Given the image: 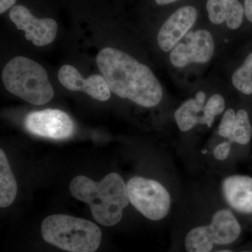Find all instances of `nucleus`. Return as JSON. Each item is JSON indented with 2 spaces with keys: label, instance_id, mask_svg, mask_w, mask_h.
<instances>
[{
  "label": "nucleus",
  "instance_id": "13",
  "mask_svg": "<svg viewBox=\"0 0 252 252\" xmlns=\"http://www.w3.org/2000/svg\"><path fill=\"white\" fill-rule=\"evenodd\" d=\"M209 19L215 25L226 23L231 30H237L243 23L245 9L238 0H207Z\"/></svg>",
  "mask_w": 252,
  "mask_h": 252
},
{
  "label": "nucleus",
  "instance_id": "9",
  "mask_svg": "<svg viewBox=\"0 0 252 252\" xmlns=\"http://www.w3.org/2000/svg\"><path fill=\"white\" fill-rule=\"evenodd\" d=\"M9 18L18 30L25 32V36L34 45L44 46L56 39L58 24L51 18H37L23 5L15 6L9 12Z\"/></svg>",
  "mask_w": 252,
  "mask_h": 252
},
{
  "label": "nucleus",
  "instance_id": "2",
  "mask_svg": "<svg viewBox=\"0 0 252 252\" xmlns=\"http://www.w3.org/2000/svg\"><path fill=\"white\" fill-rule=\"evenodd\" d=\"M69 190L74 198L89 204L94 220L99 224L113 226L123 217L130 203L127 185L119 174L112 172L99 182L85 176L73 179Z\"/></svg>",
  "mask_w": 252,
  "mask_h": 252
},
{
  "label": "nucleus",
  "instance_id": "19",
  "mask_svg": "<svg viewBox=\"0 0 252 252\" xmlns=\"http://www.w3.org/2000/svg\"><path fill=\"white\" fill-rule=\"evenodd\" d=\"M236 114L232 109H228L223 114L219 126V135L224 138H229L234 128Z\"/></svg>",
  "mask_w": 252,
  "mask_h": 252
},
{
  "label": "nucleus",
  "instance_id": "10",
  "mask_svg": "<svg viewBox=\"0 0 252 252\" xmlns=\"http://www.w3.org/2000/svg\"><path fill=\"white\" fill-rule=\"evenodd\" d=\"M197 17L198 13L193 6H185L177 10L167 18L158 32L157 41L159 47L165 52L171 51L193 27Z\"/></svg>",
  "mask_w": 252,
  "mask_h": 252
},
{
  "label": "nucleus",
  "instance_id": "15",
  "mask_svg": "<svg viewBox=\"0 0 252 252\" xmlns=\"http://www.w3.org/2000/svg\"><path fill=\"white\" fill-rule=\"evenodd\" d=\"M17 195V185L9 166L7 158L2 149L0 150V207L10 206Z\"/></svg>",
  "mask_w": 252,
  "mask_h": 252
},
{
  "label": "nucleus",
  "instance_id": "23",
  "mask_svg": "<svg viewBox=\"0 0 252 252\" xmlns=\"http://www.w3.org/2000/svg\"><path fill=\"white\" fill-rule=\"evenodd\" d=\"M177 0H155L156 2L159 5H165L175 2Z\"/></svg>",
  "mask_w": 252,
  "mask_h": 252
},
{
  "label": "nucleus",
  "instance_id": "16",
  "mask_svg": "<svg viewBox=\"0 0 252 252\" xmlns=\"http://www.w3.org/2000/svg\"><path fill=\"white\" fill-rule=\"evenodd\" d=\"M232 82L243 94H252V53L248 55L243 65L233 73Z\"/></svg>",
  "mask_w": 252,
  "mask_h": 252
},
{
  "label": "nucleus",
  "instance_id": "8",
  "mask_svg": "<svg viewBox=\"0 0 252 252\" xmlns=\"http://www.w3.org/2000/svg\"><path fill=\"white\" fill-rule=\"evenodd\" d=\"M25 127L33 135L58 140L69 138L75 129L67 114L54 109L30 113L25 119Z\"/></svg>",
  "mask_w": 252,
  "mask_h": 252
},
{
  "label": "nucleus",
  "instance_id": "11",
  "mask_svg": "<svg viewBox=\"0 0 252 252\" xmlns=\"http://www.w3.org/2000/svg\"><path fill=\"white\" fill-rule=\"evenodd\" d=\"M59 79L64 88L71 91H81L97 100H108L111 90L103 76L94 74L84 79L77 68L65 64L60 68Z\"/></svg>",
  "mask_w": 252,
  "mask_h": 252
},
{
  "label": "nucleus",
  "instance_id": "18",
  "mask_svg": "<svg viewBox=\"0 0 252 252\" xmlns=\"http://www.w3.org/2000/svg\"><path fill=\"white\" fill-rule=\"evenodd\" d=\"M225 105V99L220 94H213L205 104L200 124H206L208 127H211L215 117L223 112Z\"/></svg>",
  "mask_w": 252,
  "mask_h": 252
},
{
  "label": "nucleus",
  "instance_id": "21",
  "mask_svg": "<svg viewBox=\"0 0 252 252\" xmlns=\"http://www.w3.org/2000/svg\"><path fill=\"white\" fill-rule=\"evenodd\" d=\"M16 1V0H0V13L3 14L12 7Z\"/></svg>",
  "mask_w": 252,
  "mask_h": 252
},
{
  "label": "nucleus",
  "instance_id": "5",
  "mask_svg": "<svg viewBox=\"0 0 252 252\" xmlns=\"http://www.w3.org/2000/svg\"><path fill=\"white\" fill-rule=\"evenodd\" d=\"M241 233V226L229 210H220L212 217L211 223L193 228L185 238L187 252H210L214 245L233 243Z\"/></svg>",
  "mask_w": 252,
  "mask_h": 252
},
{
  "label": "nucleus",
  "instance_id": "22",
  "mask_svg": "<svg viewBox=\"0 0 252 252\" xmlns=\"http://www.w3.org/2000/svg\"><path fill=\"white\" fill-rule=\"evenodd\" d=\"M245 14L248 21L252 23V0H245Z\"/></svg>",
  "mask_w": 252,
  "mask_h": 252
},
{
  "label": "nucleus",
  "instance_id": "14",
  "mask_svg": "<svg viewBox=\"0 0 252 252\" xmlns=\"http://www.w3.org/2000/svg\"><path fill=\"white\" fill-rule=\"evenodd\" d=\"M205 99V93L203 91H198L195 98L186 101L176 110L175 119L181 131L187 132L197 124H200L202 118L199 117L198 114L203 112Z\"/></svg>",
  "mask_w": 252,
  "mask_h": 252
},
{
  "label": "nucleus",
  "instance_id": "3",
  "mask_svg": "<svg viewBox=\"0 0 252 252\" xmlns=\"http://www.w3.org/2000/svg\"><path fill=\"white\" fill-rule=\"evenodd\" d=\"M2 81L9 93L34 105H44L54 96L45 69L24 56H16L6 63Z\"/></svg>",
  "mask_w": 252,
  "mask_h": 252
},
{
  "label": "nucleus",
  "instance_id": "6",
  "mask_svg": "<svg viewBox=\"0 0 252 252\" xmlns=\"http://www.w3.org/2000/svg\"><path fill=\"white\" fill-rule=\"evenodd\" d=\"M127 189L130 203L144 217L150 220H159L167 216L171 199L161 184L135 177L127 182Z\"/></svg>",
  "mask_w": 252,
  "mask_h": 252
},
{
  "label": "nucleus",
  "instance_id": "24",
  "mask_svg": "<svg viewBox=\"0 0 252 252\" xmlns=\"http://www.w3.org/2000/svg\"><path fill=\"white\" fill-rule=\"evenodd\" d=\"M232 252V251H230V250H220V251H217V252ZM250 252V251H245V252Z\"/></svg>",
  "mask_w": 252,
  "mask_h": 252
},
{
  "label": "nucleus",
  "instance_id": "17",
  "mask_svg": "<svg viewBox=\"0 0 252 252\" xmlns=\"http://www.w3.org/2000/svg\"><path fill=\"white\" fill-rule=\"evenodd\" d=\"M252 127L247 111L240 109L236 114V119L233 132L230 136L231 142L247 144L251 140Z\"/></svg>",
  "mask_w": 252,
  "mask_h": 252
},
{
  "label": "nucleus",
  "instance_id": "12",
  "mask_svg": "<svg viewBox=\"0 0 252 252\" xmlns=\"http://www.w3.org/2000/svg\"><path fill=\"white\" fill-rule=\"evenodd\" d=\"M225 201L232 208L244 214H252V177L233 175L222 183Z\"/></svg>",
  "mask_w": 252,
  "mask_h": 252
},
{
  "label": "nucleus",
  "instance_id": "7",
  "mask_svg": "<svg viewBox=\"0 0 252 252\" xmlns=\"http://www.w3.org/2000/svg\"><path fill=\"white\" fill-rule=\"evenodd\" d=\"M215 52V41L207 30L189 32L170 52V59L176 67H185L190 63H206Z\"/></svg>",
  "mask_w": 252,
  "mask_h": 252
},
{
  "label": "nucleus",
  "instance_id": "4",
  "mask_svg": "<svg viewBox=\"0 0 252 252\" xmlns=\"http://www.w3.org/2000/svg\"><path fill=\"white\" fill-rule=\"evenodd\" d=\"M41 235L46 243L69 252H94L102 240L97 225L64 215L46 217L41 223Z\"/></svg>",
  "mask_w": 252,
  "mask_h": 252
},
{
  "label": "nucleus",
  "instance_id": "1",
  "mask_svg": "<svg viewBox=\"0 0 252 252\" xmlns=\"http://www.w3.org/2000/svg\"><path fill=\"white\" fill-rule=\"evenodd\" d=\"M96 61L113 94L142 107L160 103L163 94L161 84L148 66L111 47L101 50Z\"/></svg>",
  "mask_w": 252,
  "mask_h": 252
},
{
  "label": "nucleus",
  "instance_id": "20",
  "mask_svg": "<svg viewBox=\"0 0 252 252\" xmlns=\"http://www.w3.org/2000/svg\"><path fill=\"white\" fill-rule=\"evenodd\" d=\"M230 143L228 142H222L215 147L214 155L217 160H223L229 156Z\"/></svg>",
  "mask_w": 252,
  "mask_h": 252
}]
</instances>
